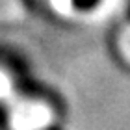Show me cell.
<instances>
[{
  "label": "cell",
  "mask_w": 130,
  "mask_h": 130,
  "mask_svg": "<svg viewBox=\"0 0 130 130\" xmlns=\"http://www.w3.org/2000/svg\"><path fill=\"white\" fill-rule=\"evenodd\" d=\"M71 2H73L74 8H78V9H91V8H95L100 0H71Z\"/></svg>",
  "instance_id": "cell-1"
},
{
  "label": "cell",
  "mask_w": 130,
  "mask_h": 130,
  "mask_svg": "<svg viewBox=\"0 0 130 130\" xmlns=\"http://www.w3.org/2000/svg\"><path fill=\"white\" fill-rule=\"evenodd\" d=\"M34 130H60V128H56V126H45V128H34Z\"/></svg>",
  "instance_id": "cell-2"
},
{
  "label": "cell",
  "mask_w": 130,
  "mask_h": 130,
  "mask_svg": "<svg viewBox=\"0 0 130 130\" xmlns=\"http://www.w3.org/2000/svg\"><path fill=\"white\" fill-rule=\"evenodd\" d=\"M126 13H128V17H130V0H128V4H126Z\"/></svg>",
  "instance_id": "cell-3"
}]
</instances>
